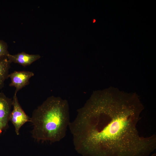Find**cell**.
Returning <instances> with one entry per match:
<instances>
[{
	"label": "cell",
	"mask_w": 156,
	"mask_h": 156,
	"mask_svg": "<svg viewBox=\"0 0 156 156\" xmlns=\"http://www.w3.org/2000/svg\"><path fill=\"white\" fill-rule=\"evenodd\" d=\"M144 108L136 93L113 87L94 92L68 125L75 150L83 156H149L156 136L139 133Z\"/></svg>",
	"instance_id": "1"
},
{
	"label": "cell",
	"mask_w": 156,
	"mask_h": 156,
	"mask_svg": "<svg viewBox=\"0 0 156 156\" xmlns=\"http://www.w3.org/2000/svg\"><path fill=\"white\" fill-rule=\"evenodd\" d=\"M69 119L67 101L50 96L33 111L31 118L32 136L38 141H59L66 135Z\"/></svg>",
	"instance_id": "2"
},
{
	"label": "cell",
	"mask_w": 156,
	"mask_h": 156,
	"mask_svg": "<svg viewBox=\"0 0 156 156\" xmlns=\"http://www.w3.org/2000/svg\"><path fill=\"white\" fill-rule=\"evenodd\" d=\"M15 93L12 99L13 109L11 111L9 118L13 125L17 135L19 134V130L21 127L27 122H31V118L25 113L19 104Z\"/></svg>",
	"instance_id": "3"
},
{
	"label": "cell",
	"mask_w": 156,
	"mask_h": 156,
	"mask_svg": "<svg viewBox=\"0 0 156 156\" xmlns=\"http://www.w3.org/2000/svg\"><path fill=\"white\" fill-rule=\"evenodd\" d=\"M12 106V99L0 92V134L8 127Z\"/></svg>",
	"instance_id": "4"
},
{
	"label": "cell",
	"mask_w": 156,
	"mask_h": 156,
	"mask_svg": "<svg viewBox=\"0 0 156 156\" xmlns=\"http://www.w3.org/2000/svg\"><path fill=\"white\" fill-rule=\"evenodd\" d=\"M34 73L32 72L27 71H16L9 74L8 78L11 80L9 85L16 88L15 93L29 83L30 79L33 76Z\"/></svg>",
	"instance_id": "5"
},
{
	"label": "cell",
	"mask_w": 156,
	"mask_h": 156,
	"mask_svg": "<svg viewBox=\"0 0 156 156\" xmlns=\"http://www.w3.org/2000/svg\"><path fill=\"white\" fill-rule=\"evenodd\" d=\"M7 57L11 63L13 62L25 67L38 60L41 56L39 54H29L22 52L15 55L9 53Z\"/></svg>",
	"instance_id": "6"
},
{
	"label": "cell",
	"mask_w": 156,
	"mask_h": 156,
	"mask_svg": "<svg viewBox=\"0 0 156 156\" xmlns=\"http://www.w3.org/2000/svg\"><path fill=\"white\" fill-rule=\"evenodd\" d=\"M11 63L7 57L0 60V89L4 87L5 80L8 78Z\"/></svg>",
	"instance_id": "7"
},
{
	"label": "cell",
	"mask_w": 156,
	"mask_h": 156,
	"mask_svg": "<svg viewBox=\"0 0 156 156\" xmlns=\"http://www.w3.org/2000/svg\"><path fill=\"white\" fill-rule=\"evenodd\" d=\"M7 44L3 41L0 40V60L5 57L9 54Z\"/></svg>",
	"instance_id": "8"
},
{
	"label": "cell",
	"mask_w": 156,
	"mask_h": 156,
	"mask_svg": "<svg viewBox=\"0 0 156 156\" xmlns=\"http://www.w3.org/2000/svg\"><path fill=\"white\" fill-rule=\"evenodd\" d=\"M151 156H156V154L154 153L152 154Z\"/></svg>",
	"instance_id": "9"
},
{
	"label": "cell",
	"mask_w": 156,
	"mask_h": 156,
	"mask_svg": "<svg viewBox=\"0 0 156 156\" xmlns=\"http://www.w3.org/2000/svg\"><path fill=\"white\" fill-rule=\"evenodd\" d=\"M95 21H96L94 19V21H93V23H94L95 22Z\"/></svg>",
	"instance_id": "10"
}]
</instances>
